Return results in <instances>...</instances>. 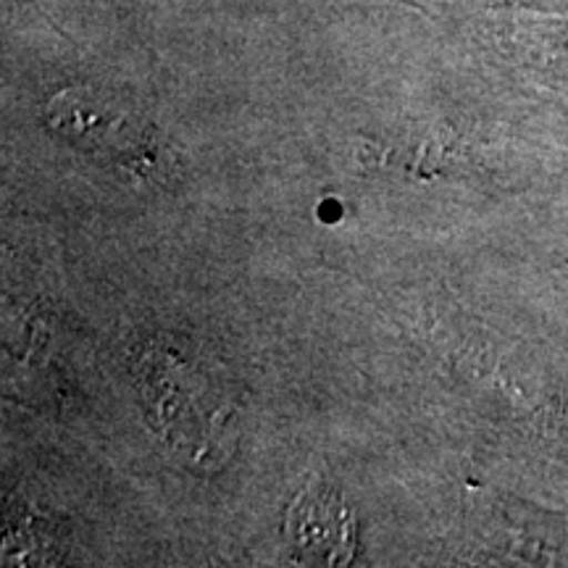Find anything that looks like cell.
Here are the masks:
<instances>
[{
	"instance_id": "1",
	"label": "cell",
	"mask_w": 568,
	"mask_h": 568,
	"mask_svg": "<svg viewBox=\"0 0 568 568\" xmlns=\"http://www.w3.org/2000/svg\"><path fill=\"white\" fill-rule=\"evenodd\" d=\"M287 537L311 564H347L355 550V527L343 497L329 487L303 489L287 516Z\"/></svg>"
},
{
	"instance_id": "2",
	"label": "cell",
	"mask_w": 568,
	"mask_h": 568,
	"mask_svg": "<svg viewBox=\"0 0 568 568\" xmlns=\"http://www.w3.org/2000/svg\"><path fill=\"white\" fill-rule=\"evenodd\" d=\"M48 111H51V124L55 130L92 151L95 148L98 151L101 148H113V151L138 148V140L126 132L130 122L90 92H61Z\"/></svg>"
}]
</instances>
